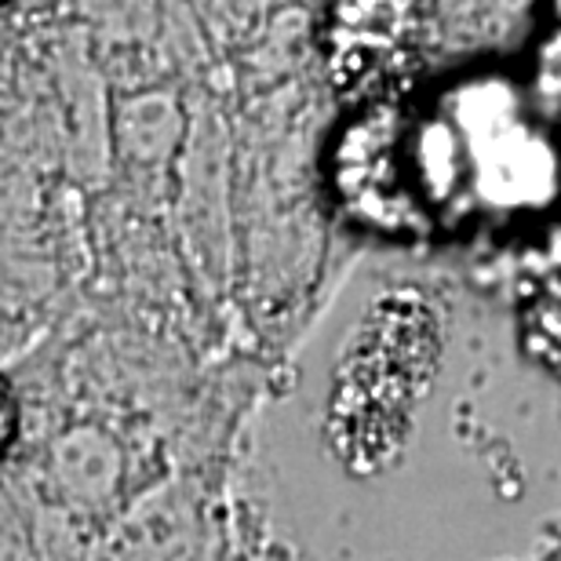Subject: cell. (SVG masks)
<instances>
[{
    "label": "cell",
    "mask_w": 561,
    "mask_h": 561,
    "mask_svg": "<svg viewBox=\"0 0 561 561\" xmlns=\"http://www.w3.org/2000/svg\"><path fill=\"white\" fill-rule=\"evenodd\" d=\"M445 329L420 288H394L362 313L332 373L324 431L354 474H379L401 456L442 365Z\"/></svg>",
    "instance_id": "cell-1"
},
{
    "label": "cell",
    "mask_w": 561,
    "mask_h": 561,
    "mask_svg": "<svg viewBox=\"0 0 561 561\" xmlns=\"http://www.w3.org/2000/svg\"><path fill=\"white\" fill-rule=\"evenodd\" d=\"M437 48L434 0H332L321 59L351 103L390 106L431 66Z\"/></svg>",
    "instance_id": "cell-2"
},
{
    "label": "cell",
    "mask_w": 561,
    "mask_h": 561,
    "mask_svg": "<svg viewBox=\"0 0 561 561\" xmlns=\"http://www.w3.org/2000/svg\"><path fill=\"white\" fill-rule=\"evenodd\" d=\"M522 343L536 365L561 376V277H551L522 313Z\"/></svg>",
    "instance_id": "cell-4"
},
{
    "label": "cell",
    "mask_w": 561,
    "mask_h": 561,
    "mask_svg": "<svg viewBox=\"0 0 561 561\" xmlns=\"http://www.w3.org/2000/svg\"><path fill=\"white\" fill-rule=\"evenodd\" d=\"M412 150L409 131L390 114L376 106L340 150V183L346 201L357 208L362 219L383 222V227H405L416 216L412 205Z\"/></svg>",
    "instance_id": "cell-3"
}]
</instances>
